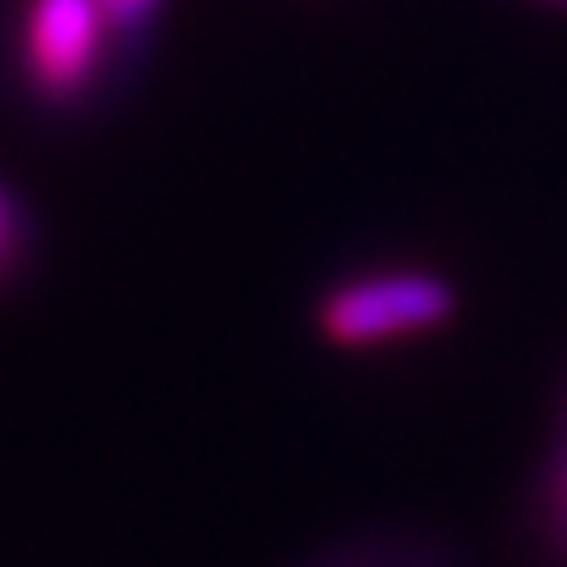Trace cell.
I'll return each mask as SVG.
<instances>
[{"mask_svg":"<svg viewBox=\"0 0 567 567\" xmlns=\"http://www.w3.org/2000/svg\"><path fill=\"white\" fill-rule=\"evenodd\" d=\"M452 287L434 272H375L331 291L318 322L331 344L362 349L398 336L434 331L452 318Z\"/></svg>","mask_w":567,"mask_h":567,"instance_id":"6da1fadb","label":"cell"},{"mask_svg":"<svg viewBox=\"0 0 567 567\" xmlns=\"http://www.w3.org/2000/svg\"><path fill=\"white\" fill-rule=\"evenodd\" d=\"M112 23L99 0H32L23 14V76L50 103L81 99L103 63Z\"/></svg>","mask_w":567,"mask_h":567,"instance_id":"7a4b0ae2","label":"cell"},{"mask_svg":"<svg viewBox=\"0 0 567 567\" xmlns=\"http://www.w3.org/2000/svg\"><path fill=\"white\" fill-rule=\"evenodd\" d=\"M112 28H144L162 0H99Z\"/></svg>","mask_w":567,"mask_h":567,"instance_id":"3957f363","label":"cell"},{"mask_svg":"<svg viewBox=\"0 0 567 567\" xmlns=\"http://www.w3.org/2000/svg\"><path fill=\"white\" fill-rule=\"evenodd\" d=\"M14 255V215H10V202L0 193V264Z\"/></svg>","mask_w":567,"mask_h":567,"instance_id":"277c9868","label":"cell"}]
</instances>
